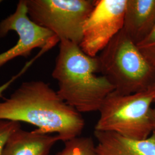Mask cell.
Returning a JSON list of instances; mask_svg holds the SVG:
<instances>
[{"label":"cell","mask_w":155,"mask_h":155,"mask_svg":"<svg viewBox=\"0 0 155 155\" xmlns=\"http://www.w3.org/2000/svg\"><path fill=\"white\" fill-rule=\"evenodd\" d=\"M10 31L16 32L18 39L13 47L0 54V67L18 57L28 58L36 48L50 49L60 41L54 33L29 18L25 0L19 1L15 12L0 22V39Z\"/></svg>","instance_id":"8992f818"},{"label":"cell","mask_w":155,"mask_h":155,"mask_svg":"<svg viewBox=\"0 0 155 155\" xmlns=\"http://www.w3.org/2000/svg\"><path fill=\"white\" fill-rule=\"evenodd\" d=\"M0 120L32 124L64 142L79 137L85 125L81 113L41 81L24 82L0 101Z\"/></svg>","instance_id":"6da1fadb"},{"label":"cell","mask_w":155,"mask_h":155,"mask_svg":"<svg viewBox=\"0 0 155 155\" xmlns=\"http://www.w3.org/2000/svg\"><path fill=\"white\" fill-rule=\"evenodd\" d=\"M12 81H13V79L10 80V81H8V82H6V83L4 84H2V86H0V98H2V94H3V93L4 92V91H5L6 89H7V88L9 86V85H10L11 83L12 82Z\"/></svg>","instance_id":"5bb4252c"},{"label":"cell","mask_w":155,"mask_h":155,"mask_svg":"<svg viewBox=\"0 0 155 155\" xmlns=\"http://www.w3.org/2000/svg\"><path fill=\"white\" fill-rule=\"evenodd\" d=\"M127 0H98L83 25L79 45L87 55L97 57L124 26Z\"/></svg>","instance_id":"52a82bcc"},{"label":"cell","mask_w":155,"mask_h":155,"mask_svg":"<svg viewBox=\"0 0 155 155\" xmlns=\"http://www.w3.org/2000/svg\"><path fill=\"white\" fill-rule=\"evenodd\" d=\"M97 58L98 72L118 93L132 94L147 91L155 80V67L122 29Z\"/></svg>","instance_id":"3957f363"},{"label":"cell","mask_w":155,"mask_h":155,"mask_svg":"<svg viewBox=\"0 0 155 155\" xmlns=\"http://www.w3.org/2000/svg\"><path fill=\"white\" fill-rule=\"evenodd\" d=\"M98 71L97 56L87 55L70 41H59L52 77L58 84V94L81 113L99 110L106 97L114 91L106 78L96 75Z\"/></svg>","instance_id":"7a4b0ae2"},{"label":"cell","mask_w":155,"mask_h":155,"mask_svg":"<svg viewBox=\"0 0 155 155\" xmlns=\"http://www.w3.org/2000/svg\"><path fill=\"white\" fill-rule=\"evenodd\" d=\"M148 91L154 94L155 95V78L153 82L152 83V84L151 85V86L150 87V89L148 90Z\"/></svg>","instance_id":"2e32d148"},{"label":"cell","mask_w":155,"mask_h":155,"mask_svg":"<svg viewBox=\"0 0 155 155\" xmlns=\"http://www.w3.org/2000/svg\"><path fill=\"white\" fill-rule=\"evenodd\" d=\"M137 46L146 59L155 67V26L148 36Z\"/></svg>","instance_id":"7c38bea8"},{"label":"cell","mask_w":155,"mask_h":155,"mask_svg":"<svg viewBox=\"0 0 155 155\" xmlns=\"http://www.w3.org/2000/svg\"><path fill=\"white\" fill-rule=\"evenodd\" d=\"M20 128V122L0 120V155H2L6 144L12 134Z\"/></svg>","instance_id":"4fadbf2b"},{"label":"cell","mask_w":155,"mask_h":155,"mask_svg":"<svg viewBox=\"0 0 155 155\" xmlns=\"http://www.w3.org/2000/svg\"><path fill=\"white\" fill-rule=\"evenodd\" d=\"M60 140L56 134L43 133L38 129L27 131L20 128L9 137L2 155H48Z\"/></svg>","instance_id":"30bf717a"},{"label":"cell","mask_w":155,"mask_h":155,"mask_svg":"<svg viewBox=\"0 0 155 155\" xmlns=\"http://www.w3.org/2000/svg\"><path fill=\"white\" fill-rule=\"evenodd\" d=\"M94 0H25L28 16L40 26L54 33L61 41L80 45L85 21L95 4Z\"/></svg>","instance_id":"5b68a950"},{"label":"cell","mask_w":155,"mask_h":155,"mask_svg":"<svg viewBox=\"0 0 155 155\" xmlns=\"http://www.w3.org/2000/svg\"><path fill=\"white\" fill-rule=\"evenodd\" d=\"M150 117H151V121H152V124L153 129V131L155 132V107H152L151 109Z\"/></svg>","instance_id":"9a60e30c"},{"label":"cell","mask_w":155,"mask_h":155,"mask_svg":"<svg viewBox=\"0 0 155 155\" xmlns=\"http://www.w3.org/2000/svg\"><path fill=\"white\" fill-rule=\"evenodd\" d=\"M98 155H155V132L144 140L129 139L113 132L94 130Z\"/></svg>","instance_id":"ba28073f"},{"label":"cell","mask_w":155,"mask_h":155,"mask_svg":"<svg viewBox=\"0 0 155 155\" xmlns=\"http://www.w3.org/2000/svg\"><path fill=\"white\" fill-rule=\"evenodd\" d=\"M154 104H155V100H154Z\"/></svg>","instance_id":"ac0fdd59"},{"label":"cell","mask_w":155,"mask_h":155,"mask_svg":"<svg viewBox=\"0 0 155 155\" xmlns=\"http://www.w3.org/2000/svg\"><path fill=\"white\" fill-rule=\"evenodd\" d=\"M2 2V1H1V0H0V4H1Z\"/></svg>","instance_id":"e0dca14e"},{"label":"cell","mask_w":155,"mask_h":155,"mask_svg":"<svg viewBox=\"0 0 155 155\" xmlns=\"http://www.w3.org/2000/svg\"><path fill=\"white\" fill-rule=\"evenodd\" d=\"M155 26V0H127L122 30L136 45Z\"/></svg>","instance_id":"9c48e42d"},{"label":"cell","mask_w":155,"mask_h":155,"mask_svg":"<svg viewBox=\"0 0 155 155\" xmlns=\"http://www.w3.org/2000/svg\"><path fill=\"white\" fill-rule=\"evenodd\" d=\"M57 155H98L93 140L88 137H78L65 142Z\"/></svg>","instance_id":"8fae6325"},{"label":"cell","mask_w":155,"mask_h":155,"mask_svg":"<svg viewBox=\"0 0 155 155\" xmlns=\"http://www.w3.org/2000/svg\"><path fill=\"white\" fill-rule=\"evenodd\" d=\"M155 95L149 91L109 94L100 107L95 130L113 132L129 139L144 140L153 131L150 111Z\"/></svg>","instance_id":"277c9868"}]
</instances>
